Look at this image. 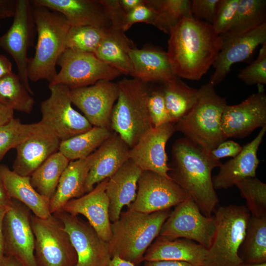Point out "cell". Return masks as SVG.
<instances>
[{"instance_id":"obj_1","label":"cell","mask_w":266,"mask_h":266,"mask_svg":"<svg viewBox=\"0 0 266 266\" xmlns=\"http://www.w3.org/2000/svg\"><path fill=\"white\" fill-rule=\"evenodd\" d=\"M166 52L174 75L199 80L214 64L222 40L212 25L193 17H185L169 33Z\"/></svg>"},{"instance_id":"obj_2","label":"cell","mask_w":266,"mask_h":266,"mask_svg":"<svg viewBox=\"0 0 266 266\" xmlns=\"http://www.w3.org/2000/svg\"><path fill=\"white\" fill-rule=\"evenodd\" d=\"M171 154L169 176L187 192L203 215L212 216L219 199L211 173L215 167L222 164L212 159L209 152L185 137L174 142Z\"/></svg>"},{"instance_id":"obj_3","label":"cell","mask_w":266,"mask_h":266,"mask_svg":"<svg viewBox=\"0 0 266 266\" xmlns=\"http://www.w3.org/2000/svg\"><path fill=\"white\" fill-rule=\"evenodd\" d=\"M171 211L167 209L144 213L128 208L121 212L119 219L111 224L112 237L108 243L112 257L117 255L139 265Z\"/></svg>"},{"instance_id":"obj_4","label":"cell","mask_w":266,"mask_h":266,"mask_svg":"<svg viewBox=\"0 0 266 266\" xmlns=\"http://www.w3.org/2000/svg\"><path fill=\"white\" fill-rule=\"evenodd\" d=\"M33 7L37 41L35 53L29 58L28 78L35 82L45 79L50 84L57 73V62L66 49V35L70 26L59 12L43 6L33 5Z\"/></svg>"},{"instance_id":"obj_5","label":"cell","mask_w":266,"mask_h":266,"mask_svg":"<svg viewBox=\"0 0 266 266\" xmlns=\"http://www.w3.org/2000/svg\"><path fill=\"white\" fill-rule=\"evenodd\" d=\"M208 82L199 89V96L190 111L174 124L175 131L209 152L226 140L221 119L227 101Z\"/></svg>"},{"instance_id":"obj_6","label":"cell","mask_w":266,"mask_h":266,"mask_svg":"<svg viewBox=\"0 0 266 266\" xmlns=\"http://www.w3.org/2000/svg\"><path fill=\"white\" fill-rule=\"evenodd\" d=\"M117 102L111 117L110 128L130 148L153 127L147 108L150 88L137 79L124 78L117 83Z\"/></svg>"},{"instance_id":"obj_7","label":"cell","mask_w":266,"mask_h":266,"mask_svg":"<svg viewBox=\"0 0 266 266\" xmlns=\"http://www.w3.org/2000/svg\"><path fill=\"white\" fill-rule=\"evenodd\" d=\"M214 213L215 233L202 266H239L251 214L246 206L234 204L219 206Z\"/></svg>"},{"instance_id":"obj_8","label":"cell","mask_w":266,"mask_h":266,"mask_svg":"<svg viewBox=\"0 0 266 266\" xmlns=\"http://www.w3.org/2000/svg\"><path fill=\"white\" fill-rule=\"evenodd\" d=\"M31 224L37 266H75L76 251L62 222L55 215L43 219L33 214Z\"/></svg>"},{"instance_id":"obj_9","label":"cell","mask_w":266,"mask_h":266,"mask_svg":"<svg viewBox=\"0 0 266 266\" xmlns=\"http://www.w3.org/2000/svg\"><path fill=\"white\" fill-rule=\"evenodd\" d=\"M50 95L40 105V122L61 141L90 130L93 126L72 106L70 89L62 84H49Z\"/></svg>"},{"instance_id":"obj_10","label":"cell","mask_w":266,"mask_h":266,"mask_svg":"<svg viewBox=\"0 0 266 266\" xmlns=\"http://www.w3.org/2000/svg\"><path fill=\"white\" fill-rule=\"evenodd\" d=\"M60 70L49 84H62L70 89L89 86L100 80H112L121 73L92 53L66 49L59 57Z\"/></svg>"},{"instance_id":"obj_11","label":"cell","mask_w":266,"mask_h":266,"mask_svg":"<svg viewBox=\"0 0 266 266\" xmlns=\"http://www.w3.org/2000/svg\"><path fill=\"white\" fill-rule=\"evenodd\" d=\"M13 21L8 31L0 36V48L14 60L21 82L32 95L28 76L29 48L33 46L36 32L31 0H16Z\"/></svg>"},{"instance_id":"obj_12","label":"cell","mask_w":266,"mask_h":266,"mask_svg":"<svg viewBox=\"0 0 266 266\" xmlns=\"http://www.w3.org/2000/svg\"><path fill=\"white\" fill-rule=\"evenodd\" d=\"M215 230L214 215H203L189 196L171 211L161 228L159 235L190 239L208 249L212 243Z\"/></svg>"},{"instance_id":"obj_13","label":"cell","mask_w":266,"mask_h":266,"mask_svg":"<svg viewBox=\"0 0 266 266\" xmlns=\"http://www.w3.org/2000/svg\"><path fill=\"white\" fill-rule=\"evenodd\" d=\"M30 210L12 199L2 222L5 255L13 257L24 266H37L35 256V237Z\"/></svg>"},{"instance_id":"obj_14","label":"cell","mask_w":266,"mask_h":266,"mask_svg":"<svg viewBox=\"0 0 266 266\" xmlns=\"http://www.w3.org/2000/svg\"><path fill=\"white\" fill-rule=\"evenodd\" d=\"M55 215L63 223L77 256L75 266H108L112 256L109 244L87 221L60 210Z\"/></svg>"},{"instance_id":"obj_15","label":"cell","mask_w":266,"mask_h":266,"mask_svg":"<svg viewBox=\"0 0 266 266\" xmlns=\"http://www.w3.org/2000/svg\"><path fill=\"white\" fill-rule=\"evenodd\" d=\"M137 185L136 198L128 208L139 212L170 209L190 196L171 178L151 171H142Z\"/></svg>"},{"instance_id":"obj_16","label":"cell","mask_w":266,"mask_h":266,"mask_svg":"<svg viewBox=\"0 0 266 266\" xmlns=\"http://www.w3.org/2000/svg\"><path fill=\"white\" fill-rule=\"evenodd\" d=\"M119 93L118 83L100 80L92 85L70 89L74 104L93 127L110 129L111 117Z\"/></svg>"},{"instance_id":"obj_17","label":"cell","mask_w":266,"mask_h":266,"mask_svg":"<svg viewBox=\"0 0 266 266\" xmlns=\"http://www.w3.org/2000/svg\"><path fill=\"white\" fill-rule=\"evenodd\" d=\"M241 103L225 106L221 129L226 139L244 138L256 129L266 126V95L263 85Z\"/></svg>"},{"instance_id":"obj_18","label":"cell","mask_w":266,"mask_h":266,"mask_svg":"<svg viewBox=\"0 0 266 266\" xmlns=\"http://www.w3.org/2000/svg\"><path fill=\"white\" fill-rule=\"evenodd\" d=\"M222 45L213 66L215 70L209 82L221 83L235 63L247 60L260 45L266 42V22L249 32L220 35Z\"/></svg>"},{"instance_id":"obj_19","label":"cell","mask_w":266,"mask_h":266,"mask_svg":"<svg viewBox=\"0 0 266 266\" xmlns=\"http://www.w3.org/2000/svg\"><path fill=\"white\" fill-rule=\"evenodd\" d=\"M175 132L174 123L171 122L152 127L130 148L129 159L142 171H153L171 178L166 146Z\"/></svg>"},{"instance_id":"obj_20","label":"cell","mask_w":266,"mask_h":266,"mask_svg":"<svg viewBox=\"0 0 266 266\" xmlns=\"http://www.w3.org/2000/svg\"><path fill=\"white\" fill-rule=\"evenodd\" d=\"M109 179L99 183L92 191L81 197L70 200L62 209L72 215H83L99 235L108 242L112 237L109 200L105 192Z\"/></svg>"},{"instance_id":"obj_21","label":"cell","mask_w":266,"mask_h":266,"mask_svg":"<svg viewBox=\"0 0 266 266\" xmlns=\"http://www.w3.org/2000/svg\"><path fill=\"white\" fill-rule=\"evenodd\" d=\"M130 147L116 133H112L95 151L84 187L85 194L96 184L111 177L129 159Z\"/></svg>"},{"instance_id":"obj_22","label":"cell","mask_w":266,"mask_h":266,"mask_svg":"<svg viewBox=\"0 0 266 266\" xmlns=\"http://www.w3.org/2000/svg\"><path fill=\"white\" fill-rule=\"evenodd\" d=\"M60 142L59 138L44 127L16 146L12 170L21 176H30L46 159L59 151Z\"/></svg>"},{"instance_id":"obj_23","label":"cell","mask_w":266,"mask_h":266,"mask_svg":"<svg viewBox=\"0 0 266 266\" xmlns=\"http://www.w3.org/2000/svg\"><path fill=\"white\" fill-rule=\"evenodd\" d=\"M266 132L263 127L251 142L242 147L239 153L219 167L218 173L212 177L215 190L227 189L245 178L256 177L259 164L257 152Z\"/></svg>"},{"instance_id":"obj_24","label":"cell","mask_w":266,"mask_h":266,"mask_svg":"<svg viewBox=\"0 0 266 266\" xmlns=\"http://www.w3.org/2000/svg\"><path fill=\"white\" fill-rule=\"evenodd\" d=\"M33 5L63 14L70 27L91 26L106 29L111 24L99 0H33Z\"/></svg>"},{"instance_id":"obj_25","label":"cell","mask_w":266,"mask_h":266,"mask_svg":"<svg viewBox=\"0 0 266 266\" xmlns=\"http://www.w3.org/2000/svg\"><path fill=\"white\" fill-rule=\"evenodd\" d=\"M207 252V249L193 240L159 235L145 253L143 261H178L202 266Z\"/></svg>"},{"instance_id":"obj_26","label":"cell","mask_w":266,"mask_h":266,"mask_svg":"<svg viewBox=\"0 0 266 266\" xmlns=\"http://www.w3.org/2000/svg\"><path fill=\"white\" fill-rule=\"evenodd\" d=\"M142 170L129 159L111 177L106 187L109 200L110 222L118 220L123 207L129 206L135 200L138 180Z\"/></svg>"},{"instance_id":"obj_27","label":"cell","mask_w":266,"mask_h":266,"mask_svg":"<svg viewBox=\"0 0 266 266\" xmlns=\"http://www.w3.org/2000/svg\"><path fill=\"white\" fill-rule=\"evenodd\" d=\"M134 78L148 83H164L176 76L173 73L166 52L157 47L136 48L129 51Z\"/></svg>"},{"instance_id":"obj_28","label":"cell","mask_w":266,"mask_h":266,"mask_svg":"<svg viewBox=\"0 0 266 266\" xmlns=\"http://www.w3.org/2000/svg\"><path fill=\"white\" fill-rule=\"evenodd\" d=\"M93 160L92 153L87 158L69 162L60 177L55 194L50 200L51 214L61 210L70 200L85 194L84 187Z\"/></svg>"},{"instance_id":"obj_29","label":"cell","mask_w":266,"mask_h":266,"mask_svg":"<svg viewBox=\"0 0 266 266\" xmlns=\"http://www.w3.org/2000/svg\"><path fill=\"white\" fill-rule=\"evenodd\" d=\"M0 178L10 198L24 204L33 215L45 219L52 214L50 200L35 190L31 183L30 176L19 175L6 165L0 164Z\"/></svg>"},{"instance_id":"obj_30","label":"cell","mask_w":266,"mask_h":266,"mask_svg":"<svg viewBox=\"0 0 266 266\" xmlns=\"http://www.w3.org/2000/svg\"><path fill=\"white\" fill-rule=\"evenodd\" d=\"M134 48L133 42L125 32L110 28L94 54L122 74L133 76V67L129 53Z\"/></svg>"},{"instance_id":"obj_31","label":"cell","mask_w":266,"mask_h":266,"mask_svg":"<svg viewBox=\"0 0 266 266\" xmlns=\"http://www.w3.org/2000/svg\"><path fill=\"white\" fill-rule=\"evenodd\" d=\"M163 84L162 88L170 122L175 124L195 105L199 89L190 87L176 76Z\"/></svg>"},{"instance_id":"obj_32","label":"cell","mask_w":266,"mask_h":266,"mask_svg":"<svg viewBox=\"0 0 266 266\" xmlns=\"http://www.w3.org/2000/svg\"><path fill=\"white\" fill-rule=\"evenodd\" d=\"M112 133L109 129L93 127L85 132L61 141L59 151L69 161L84 159L95 151Z\"/></svg>"},{"instance_id":"obj_33","label":"cell","mask_w":266,"mask_h":266,"mask_svg":"<svg viewBox=\"0 0 266 266\" xmlns=\"http://www.w3.org/2000/svg\"><path fill=\"white\" fill-rule=\"evenodd\" d=\"M69 161L59 151L51 155L30 176L31 183L41 195L50 200Z\"/></svg>"},{"instance_id":"obj_34","label":"cell","mask_w":266,"mask_h":266,"mask_svg":"<svg viewBox=\"0 0 266 266\" xmlns=\"http://www.w3.org/2000/svg\"><path fill=\"white\" fill-rule=\"evenodd\" d=\"M241 247L242 262H266V216H250Z\"/></svg>"},{"instance_id":"obj_35","label":"cell","mask_w":266,"mask_h":266,"mask_svg":"<svg viewBox=\"0 0 266 266\" xmlns=\"http://www.w3.org/2000/svg\"><path fill=\"white\" fill-rule=\"evenodd\" d=\"M156 14L154 26L166 33L185 17H193L190 0H145Z\"/></svg>"},{"instance_id":"obj_36","label":"cell","mask_w":266,"mask_h":266,"mask_svg":"<svg viewBox=\"0 0 266 266\" xmlns=\"http://www.w3.org/2000/svg\"><path fill=\"white\" fill-rule=\"evenodd\" d=\"M32 95L14 73L0 79V103L13 110L30 114L34 104Z\"/></svg>"},{"instance_id":"obj_37","label":"cell","mask_w":266,"mask_h":266,"mask_svg":"<svg viewBox=\"0 0 266 266\" xmlns=\"http://www.w3.org/2000/svg\"><path fill=\"white\" fill-rule=\"evenodd\" d=\"M265 22H266V0H240L233 22L227 33H244Z\"/></svg>"},{"instance_id":"obj_38","label":"cell","mask_w":266,"mask_h":266,"mask_svg":"<svg viewBox=\"0 0 266 266\" xmlns=\"http://www.w3.org/2000/svg\"><path fill=\"white\" fill-rule=\"evenodd\" d=\"M45 126L40 122L23 124L18 119L13 118L0 126V163L6 153L26 138L41 130Z\"/></svg>"},{"instance_id":"obj_39","label":"cell","mask_w":266,"mask_h":266,"mask_svg":"<svg viewBox=\"0 0 266 266\" xmlns=\"http://www.w3.org/2000/svg\"><path fill=\"white\" fill-rule=\"evenodd\" d=\"M108 29L91 26L70 27L66 35V49L94 53Z\"/></svg>"},{"instance_id":"obj_40","label":"cell","mask_w":266,"mask_h":266,"mask_svg":"<svg viewBox=\"0 0 266 266\" xmlns=\"http://www.w3.org/2000/svg\"><path fill=\"white\" fill-rule=\"evenodd\" d=\"M235 186L246 201L251 215L266 216V184L256 177H248L237 182Z\"/></svg>"},{"instance_id":"obj_41","label":"cell","mask_w":266,"mask_h":266,"mask_svg":"<svg viewBox=\"0 0 266 266\" xmlns=\"http://www.w3.org/2000/svg\"><path fill=\"white\" fill-rule=\"evenodd\" d=\"M237 77L249 85L266 84V42L262 45L257 59L240 70Z\"/></svg>"},{"instance_id":"obj_42","label":"cell","mask_w":266,"mask_h":266,"mask_svg":"<svg viewBox=\"0 0 266 266\" xmlns=\"http://www.w3.org/2000/svg\"><path fill=\"white\" fill-rule=\"evenodd\" d=\"M240 0H219L212 23L215 32L219 35L227 33L233 22Z\"/></svg>"},{"instance_id":"obj_43","label":"cell","mask_w":266,"mask_h":266,"mask_svg":"<svg viewBox=\"0 0 266 266\" xmlns=\"http://www.w3.org/2000/svg\"><path fill=\"white\" fill-rule=\"evenodd\" d=\"M147 108L153 127L170 122L162 88H150Z\"/></svg>"},{"instance_id":"obj_44","label":"cell","mask_w":266,"mask_h":266,"mask_svg":"<svg viewBox=\"0 0 266 266\" xmlns=\"http://www.w3.org/2000/svg\"><path fill=\"white\" fill-rule=\"evenodd\" d=\"M156 19L155 10L143 0L141 4L127 13L124 21L122 30L126 32L137 23H144L154 26Z\"/></svg>"},{"instance_id":"obj_45","label":"cell","mask_w":266,"mask_h":266,"mask_svg":"<svg viewBox=\"0 0 266 266\" xmlns=\"http://www.w3.org/2000/svg\"><path fill=\"white\" fill-rule=\"evenodd\" d=\"M219 0H192L191 10L192 16L212 24Z\"/></svg>"},{"instance_id":"obj_46","label":"cell","mask_w":266,"mask_h":266,"mask_svg":"<svg viewBox=\"0 0 266 266\" xmlns=\"http://www.w3.org/2000/svg\"><path fill=\"white\" fill-rule=\"evenodd\" d=\"M99 1L111 22V28L122 30L124 21L127 12L122 5L120 0H99Z\"/></svg>"},{"instance_id":"obj_47","label":"cell","mask_w":266,"mask_h":266,"mask_svg":"<svg viewBox=\"0 0 266 266\" xmlns=\"http://www.w3.org/2000/svg\"><path fill=\"white\" fill-rule=\"evenodd\" d=\"M242 148L237 142L231 140H226L209 152V154L212 159L220 161V159L223 158L234 157L239 153Z\"/></svg>"},{"instance_id":"obj_48","label":"cell","mask_w":266,"mask_h":266,"mask_svg":"<svg viewBox=\"0 0 266 266\" xmlns=\"http://www.w3.org/2000/svg\"><path fill=\"white\" fill-rule=\"evenodd\" d=\"M16 3V0H0V19L13 17Z\"/></svg>"},{"instance_id":"obj_49","label":"cell","mask_w":266,"mask_h":266,"mask_svg":"<svg viewBox=\"0 0 266 266\" xmlns=\"http://www.w3.org/2000/svg\"><path fill=\"white\" fill-rule=\"evenodd\" d=\"M12 203V199L9 196L0 178V210H7Z\"/></svg>"},{"instance_id":"obj_50","label":"cell","mask_w":266,"mask_h":266,"mask_svg":"<svg viewBox=\"0 0 266 266\" xmlns=\"http://www.w3.org/2000/svg\"><path fill=\"white\" fill-rule=\"evenodd\" d=\"M144 266H193L190 264L178 261H144Z\"/></svg>"},{"instance_id":"obj_51","label":"cell","mask_w":266,"mask_h":266,"mask_svg":"<svg viewBox=\"0 0 266 266\" xmlns=\"http://www.w3.org/2000/svg\"><path fill=\"white\" fill-rule=\"evenodd\" d=\"M12 73L11 62L4 55H0V79Z\"/></svg>"},{"instance_id":"obj_52","label":"cell","mask_w":266,"mask_h":266,"mask_svg":"<svg viewBox=\"0 0 266 266\" xmlns=\"http://www.w3.org/2000/svg\"><path fill=\"white\" fill-rule=\"evenodd\" d=\"M14 118V110L0 103V126Z\"/></svg>"},{"instance_id":"obj_53","label":"cell","mask_w":266,"mask_h":266,"mask_svg":"<svg viewBox=\"0 0 266 266\" xmlns=\"http://www.w3.org/2000/svg\"><path fill=\"white\" fill-rule=\"evenodd\" d=\"M7 210H0V263L5 255L4 242L2 232V222L4 216Z\"/></svg>"},{"instance_id":"obj_54","label":"cell","mask_w":266,"mask_h":266,"mask_svg":"<svg viewBox=\"0 0 266 266\" xmlns=\"http://www.w3.org/2000/svg\"><path fill=\"white\" fill-rule=\"evenodd\" d=\"M0 266H24L21 263L13 257L4 255L0 263Z\"/></svg>"},{"instance_id":"obj_55","label":"cell","mask_w":266,"mask_h":266,"mask_svg":"<svg viewBox=\"0 0 266 266\" xmlns=\"http://www.w3.org/2000/svg\"><path fill=\"white\" fill-rule=\"evenodd\" d=\"M122 5L127 13L141 4L143 0H120Z\"/></svg>"},{"instance_id":"obj_56","label":"cell","mask_w":266,"mask_h":266,"mask_svg":"<svg viewBox=\"0 0 266 266\" xmlns=\"http://www.w3.org/2000/svg\"><path fill=\"white\" fill-rule=\"evenodd\" d=\"M108 266H136L133 263L124 260L117 255H114Z\"/></svg>"},{"instance_id":"obj_57","label":"cell","mask_w":266,"mask_h":266,"mask_svg":"<svg viewBox=\"0 0 266 266\" xmlns=\"http://www.w3.org/2000/svg\"><path fill=\"white\" fill-rule=\"evenodd\" d=\"M239 266H266V262L262 263H247L242 262Z\"/></svg>"}]
</instances>
